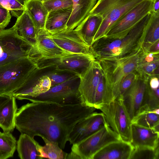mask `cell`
<instances>
[{
  "mask_svg": "<svg viewBox=\"0 0 159 159\" xmlns=\"http://www.w3.org/2000/svg\"><path fill=\"white\" fill-rule=\"evenodd\" d=\"M96 109L83 103L62 105L32 102L17 110L15 127L21 134L55 142L62 150L76 125Z\"/></svg>",
  "mask_w": 159,
  "mask_h": 159,
  "instance_id": "obj_1",
  "label": "cell"
},
{
  "mask_svg": "<svg viewBox=\"0 0 159 159\" xmlns=\"http://www.w3.org/2000/svg\"><path fill=\"white\" fill-rule=\"evenodd\" d=\"M151 13L145 16L124 37L116 39L102 38L94 42L91 48L96 59H119L140 49L144 38L145 28Z\"/></svg>",
  "mask_w": 159,
  "mask_h": 159,
  "instance_id": "obj_2",
  "label": "cell"
},
{
  "mask_svg": "<svg viewBox=\"0 0 159 159\" xmlns=\"http://www.w3.org/2000/svg\"><path fill=\"white\" fill-rule=\"evenodd\" d=\"M39 66L38 62L30 57L0 66V95H12Z\"/></svg>",
  "mask_w": 159,
  "mask_h": 159,
  "instance_id": "obj_3",
  "label": "cell"
},
{
  "mask_svg": "<svg viewBox=\"0 0 159 159\" xmlns=\"http://www.w3.org/2000/svg\"><path fill=\"white\" fill-rule=\"evenodd\" d=\"M143 0H98L89 13L100 16L103 19L94 37L93 43L103 37L121 17Z\"/></svg>",
  "mask_w": 159,
  "mask_h": 159,
  "instance_id": "obj_4",
  "label": "cell"
},
{
  "mask_svg": "<svg viewBox=\"0 0 159 159\" xmlns=\"http://www.w3.org/2000/svg\"><path fill=\"white\" fill-rule=\"evenodd\" d=\"M121 140L119 135L106 124L84 139L72 144L66 159H92L94 155L108 144Z\"/></svg>",
  "mask_w": 159,
  "mask_h": 159,
  "instance_id": "obj_5",
  "label": "cell"
},
{
  "mask_svg": "<svg viewBox=\"0 0 159 159\" xmlns=\"http://www.w3.org/2000/svg\"><path fill=\"white\" fill-rule=\"evenodd\" d=\"M32 47L19 35L15 24L10 28L0 30V66L32 57Z\"/></svg>",
  "mask_w": 159,
  "mask_h": 159,
  "instance_id": "obj_6",
  "label": "cell"
},
{
  "mask_svg": "<svg viewBox=\"0 0 159 159\" xmlns=\"http://www.w3.org/2000/svg\"><path fill=\"white\" fill-rule=\"evenodd\" d=\"M98 109L103 113L107 123L121 139L131 143L132 119L123 99H114L103 104Z\"/></svg>",
  "mask_w": 159,
  "mask_h": 159,
  "instance_id": "obj_7",
  "label": "cell"
},
{
  "mask_svg": "<svg viewBox=\"0 0 159 159\" xmlns=\"http://www.w3.org/2000/svg\"><path fill=\"white\" fill-rule=\"evenodd\" d=\"M79 76L74 75L65 82L52 86L46 92L28 100L32 102L56 103L72 105L82 103L79 91Z\"/></svg>",
  "mask_w": 159,
  "mask_h": 159,
  "instance_id": "obj_8",
  "label": "cell"
},
{
  "mask_svg": "<svg viewBox=\"0 0 159 159\" xmlns=\"http://www.w3.org/2000/svg\"><path fill=\"white\" fill-rule=\"evenodd\" d=\"M153 1L143 0L121 17L102 38L116 39L126 36L145 16L152 12Z\"/></svg>",
  "mask_w": 159,
  "mask_h": 159,
  "instance_id": "obj_9",
  "label": "cell"
},
{
  "mask_svg": "<svg viewBox=\"0 0 159 159\" xmlns=\"http://www.w3.org/2000/svg\"><path fill=\"white\" fill-rule=\"evenodd\" d=\"M142 52L141 48L137 51L122 58L98 60L110 79L112 86V91L124 77L135 70Z\"/></svg>",
  "mask_w": 159,
  "mask_h": 159,
  "instance_id": "obj_10",
  "label": "cell"
},
{
  "mask_svg": "<svg viewBox=\"0 0 159 159\" xmlns=\"http://www.w3.org/2000/svg\"><path fill=\"white\" fill-rule=\"evenodd\" d=\"M102 71L99 61L96 59L80 74L78 91L83 104L94 107L96 90Z\"/></svg>",
  "mask_w": 159,
  "mask_h": 159,
  "instance_id": "obj_11",
  "label": "cell"
},
{
  "mask_svg": "<svg viewBox=\"0 0 159 159\" xmlns=\"http://www.w3.org/2000/svg\"><path fill=\"white\" fill-rule=\"evenodd\" d=\"M107 123L103 113L95 111L76 125L70 134L68 141L72 144L78 143L99 130Z\"/></svg>",
  "mask_w": 159,
  "mask_h": 159,
  "instance_id": "obj_12",
  "label": "cell"
},
{
  "mask_svg": "<svg viewBox=\"0 0 159 159\" xmlns=\"http://www.w3.org/2000/svg\"><path fill=\"white\" fill-rule=\"evenodd\" d=\"M51 35L57 46L67 52L93 55L91 46L85 43L74 30L66 29Z\"/></svg>",
  "mask_w": 159,
  "mask_h": 159,
  "instance_id": "obj_13",
  "label": "cell"
},
{
  "mask_svg": "<svg viewBox=\"0 0 159 159\" xmlns=\"http://www.w3.org/2000/svg\"><path fill=\"white\" fill-rule=\"evenodd\" d=\"M149 80L138 75L123 96V102L132 119L139 113Z\"/></svg>",
  "mask_w": 159,
  "mask_h": 159,
  "instance_id": "obj_14",
  "label": "cell"
},
{
  "mask_svg": "<svg viewBox=\"0 0 159 159\" xmlns=\"http://www.w3.org/2000/svg\"><path fill=\"white\" fill-rule=\"evenodd\" d=\"M34 70L22 84L12 93V96L19 100L26 99L36 97L48 91L51 87V82L47 75L42 76L35 82L32 78L36 70Z\"/></svg>",
  "mask_w": 159,
  "mask_h": 159,
  "instance_id": "obj_15",
  "label": "cell"
},
{
  "mask_svg": "<svg viewBox=\"0 0 159 159\" xmlns=\"http://www.w3.org/2000/svg\"><path fill=\"white\" fill-rule=\"evenodd\" d=\"M59 47L53 41L51 34L45 29L39 30L37 38L34 56L37 54L45 59H58L70 54Z\"/></svg>",
  "mask_w": 159,
  "mask_h": 159,
  "instance_id": "obj_16",
  "label": "cell"
},
{
  "mask_svg": "<svg viewBox=\"0 0 159 159\" xmlns=\"http://www.w3.org/2000/svg\"><path fill=\"white\" fill-rule=\"evenodd\" d=\"M96 58L93 55L70 53L57 60V69L67 70L79 76Z\"/></svg>",
  "mask_w": 159,
  "mask_h": 159,
  "instance_id": "obj_17",
  "label": "cell"
},
{
  "mask_svg": "<svg viewBox=\"0 0 159 159\" xmlns=\"http://www.w3.org/2000/svg\"><path fill=\"white\" fill-rule=\"evenodd\" d=\"M131 145L134 148L149 147L155 148L159 146V133L152 128L134 124L131 125Z\"/></svg>",
  "mask_w": 159,
  "mask_h": 159,
  "instance_id": "obj_18",
  "label": "cell"
},
{
  "mask_svg": "<svg viewBox=\"0 0 159 159\" xmlns=\"http://www.w3.org/2000/svg\"><path fill=\"white\" fill-rule=\"evenodd\" d=\"M134 148L130 143L120 140L105 146L92 159H129Z\"/></svg>",
  "mask_w": 159,
  "mask_h": 159,
  "instance_id": "obj_19",
  "label": "cell"
},
{
  "mask_svg": "<svg viewBox=\"0 0 159 159\" xmlns=\"http://www.w3.org/2000/svg\"><path fill=\"white\" fill-rule=\"evenodd\" d=\"M102 20L100 16L89 14L74 30L85 43L91 46Z\"/></svg>",
  "mask_w": 159,
  "mask_h": 159,
  "instance_id": "obj_20",
  "label": "cell"
},
{
  "mask_svg": "<svg viewBox=\"0 0 159 159\" xmlns=\"http://www.w3.org/2000/svg\"><path fill=\"white\" fill-rule=\"evenodd\" d=\"M71 12L67 24V30H74L89 13L97 0H72Z\"/></svg>",
  "mask_w": 159,
  "mask_h": 159,
  "instance_id": "obj_21",
  "label": "cell"
},
{
  "mask_svg": "<svg viewBox=\"0 0 159 159\" xmlns=\"http://www.w3.org/2000/svg\"><path fill=\"white\" fill-rule=\"evenodd\" d=\"M17 18L15 24L18 33L31 45L33 48V55H34L39 30L36 29L25 9Z\"/></svg>",
  "mask_w": 159,
  "mask_h": 159,
  "instance_id": "obj_22",
  "label": "cell"
},
{
  "mask_svg": "<svg viewBox=\"0 0 159 159\" xmlns=\"http://www.w3.org/2000/svg\"><path fill=\"white\" fill-rule=\"evenodd\" d=\"M72 9H63L48 12L44 29L51 34L67 29V24Z\"/></svg>",
  "mask_w": 159,
  "mask_h": 159,
  "instance_id": "obj_23",
  "label": "cell"
},
{
  "mask_svg": "<svg viewBox=\"0 0 159 159\" xmlns=\"http://www.w3.org/2000/svg\"><path fill=\"white\" fill-rule=\"evenodd\" d=\"M17 144L18 156L20 159H42L39 151L41 145L34 138L27 134L21 133Z\"/></svg>",
  "mask_w": 159,
  "mask_h": 159,
  "instance_id": "obj_24",
  "label": "cell"
},
{
  "mask_svg": "<svg viewBox=\"0 0 159 159\" xmlns=\"http://www.w3.org/2000/svg\"><path fill=\"white\" fill-rule=\"evenodd\" d=\"M16 99L11 96L0 107V127L4 132H11L15 127V118L17 111Z\"/></svg>",
  "mask_w": 159,
  "mask_h": 159,
  "instance_id": "obj_25",
  "label": "cell"
},
{
  "mask_svg": "<svg viewBox=\"0 0 159 159\" xmlns=\"http://www.w3.org/2000/svg\"><path fill=\"white\" fill-rule=\"evenodd\" d=\"M25 9L38 30L44 29L48 12L41 0H25Z\"/></svg>",
  "mask_w": 159,
  "mask_h": 159,
  "instance_id": "obj_26",
  "label": "cell"
},
{
  "mask_svg": "<svg viewBox=\"0 0 159 159\" xmlns=\"http://www.w3.org/2000/svg\"><path fill=\"white\" fill-rule=\"evenodd\" d=\"M112 89L110 79L106 73L102 69L96 90L93 107L98 109L102 105L109 103L114 100Z\"/></svg>",
  "mask_w": 159,
  "mask_h": 159,
  "instance_id": "obj_27",
  "label": "cell"
},
{
  "mask_svg": "<svg viewBox=\"0 0 159 159\" xmlns=\"http://www.w3.org/2000/svg\"><path fill=\"white\" fill-rule=\"evenodd\" d=\"M159 41V12L151 13L146 26L144 36L141 46L143 52H145L152 44Z\"/></svg>",
  "mask_w": 159,
  "mask_h": 159,
  "instance_id": "obj_28",
  "label": "cell"
},
{
  "mask_svg": "<svg viewBox=\"0 0 159 159\" xmlns=\"http://www.w3.org/2000/svg\"><path fill=\"white\" fill-rule=\"evenodd\" d=\"M16 141L10 132L0 133V159L13 157L16 148Z\"/></svg>",
  "mask_w": 159,
  "mask_h": 159,
  "instance_id": "obj_29",
  "label": "cell"
},
{
  "mask_svg": "<svg viewBox=\"0 0 159 159\" xmlns=\"http://www.w3.org/2000/svg\"><path fill=\"white\" fill-rule=\"evenodd\" d=\"M45 143L44 146L40 147L39 151L42 158L66 159L67 153L64 152L55 142L42 139Z\"/></svg>",
  "mask_w": 159,
  "mask_h": 159,
  "instance_id": "obj_30",
  "label": "cell"
},
{
  "mask_svg": "<svg viewBox=\"0 0 159 159\" xmlns=\"http://www.w3.org/2000/svg\"><path fill=\"white\" fill-rule=\"evenodd\" d=\"M159 109L138 113L132 119V123L146 127L153 128L159 124Z\"/></svg>",
  "mask_w": 159,
  "mask_h": 159,
  "instance_id": "obj_31",
  "label": "cell"
},
{
  "mask_svg": "<svg viewBox=\"0 0 159 159\" xmlns=\"http://www.w3.org/2000/svg\"><path fill=\"white\" fill-rule=\"evenodd\" d=\"M148 82L143 100L139 112L144 111H153L159 109V88L151 89Z\"/></svg>",
  "mask_w": 159,
  "mask_h": 159,
  "instance_id": "obj_32",
  "label": "cell"
},
{
  "mask_svg": "<svg viewBox=\"0 0 159 159\" xmlns=\"http://www.w3.org/2000/svg\"><path fill=\"white\" fill-rule=\"evenodd\" d=\"M138 76V74L134 71L124 77L117 87L113 90L114 100L122 99L123 94L131 86Z\"/></svg>",
  "mask_w": 159,
  "mask_h": 159,
  "instance_id": "obj_33",
  "label": "cell"
},
{
  "mask_svg": "<svg viewBox=\"0 0 159 159\" xmlns=\"http://www.w3.org/2000/svg\"><path fill=\"white\" fill-rule=\"evenodd\" d=\"M129 159H159V147L134 148Z\"/></svg>",
  "mask_w": 159,
  "mask_h": 159,
  "instance_id": "obj_34",
  "label": "cell"
},
{
  "mask_svg": "<svg viewBox=\"0 0 159 159\" xmlns=\"http://www.w3.org/2000/svg\"><path fill=\"white\" fill-rule=\"evenodd\" d=\"M25 0H0V6L9 10L11 15L19 17L25 9Z\"/></svg>",
  "mask_w": 159,
  "mask_h": 159,
  "instance_id": "obj_35",
  "label": "cell"
},
{
  "mask_svg": "<svg viewBox=\"0 0 159 159\" xmlns=\"http://www.w3.org/2000/svg\"><path fill=\"white\" fill-rule=\"evenodd\" d=\"M159 60L138 65L135 71L138 75L147 80L152 77L154 72L159 68Z\"/></svg>",
  "mask_w": 159,
  "mask_h": 159,
  "instance_id": "obj_36",
  "label": "cell"
},
{
  "mask_svg": "<svg viewBox=\"0 0 159 159\" xmlns=\"http://www.w3.org/2000/svg\"><path fill=\"white\" fill-rule=\"evenodd\" d=\"M48 12L60 9H72V0H47L43 2Z\"/></svg>",
  "mask_w": 159,
  "mask_h": 159,
  "instance_id": "obj_37",
  "label": "cell"
},
{
  "mask_svg": "<svg viewBox=\"0 0 159 159\" xmlns=\"http://www.w3.org/2000/svg\"><path fill=\"white\" fill-rule=\"evenodd\" d=\"M74 75H76L60 74L55 72H51L47 75L51 80V87L65 82Z\"/></svg>",
  "mask_w": 159,
  "mask_h": 159,
  "instance_id": "obj_38",
  "label": "cell"
},
{
  "mask_svg": "<svg viewBox=\"0 0 159 159\" xmlns=\"http://www.w3.org/2000/svg\"><path fill=\"white\" fill-rule=\"evenodd\" d=\"M158 60H159V52H143L142 51L139 59L138 65Z\"/></svg>",
  "mask_w": 159,
  "mask_h": 159,
  "instance_id": "obj_39",
  "label": "cell"
},
{
  "mask_svg": "<svg viewBox=\"0 0 159 159\" xmlns=\"http://www.w3.org/2000/svg\"><path fill=\"white\" fill-rule=\"evenodd\" d=\"M11 15L10 11L0 6V30L4 29L11 21Z\"/></svg>",
  "mask_w": 159,
  "mask_h": 159,
  "instance_id": "obj_40",
  "label": "cell"
},
{
  "mask_svg": "<svg viewBox=\"0 0 159 159\" xmlns=\"http://www.w3.org/2000/svg\"><path fill=\"white\" fill-rule=\"evenodd\" d=\"M149 85L150 87L152 89L159 88V77L154 76L151 78L149 80Z\"/></svg>",
  "mask_w": 159,
  "mask_h": 159,
  "instance_id": "obj_41",
  "label": "cell"
},
{
  "mask_svg": "<svg viewBox=\"0 0 159 159\" xmlns=\"http://www.w3.org/2000/svg\"><path fill=\"white\" fill-rule=\"evenodd\" d=\"M159 52V41L152 44L149 47L146 52Z\"/></svg>",
  "mask_w": 159,
  "mask_h": 159,
  "instance_id": "obj_42",
  "label": "cell"
},
{
  "mask_svg": "<svg viewBox=\"0 0 159 159\" xmlns=\"http://www.w3.org/2000/svg\"><path fill=\"white\" fill-rule=\"evenodd\" d=\"M11 96L0 95V107L8 100Z\"/></svg>",
  "mask_w": 159,
  "mask_h": 159,
  "instance_id": "obj_43",
  "label": "cell"
},
{
  "mask_svg": "<svg viewBox=\"0 0 159 159\" xmlns=\"http://www.w3.org/2000/svg\"><path fill=\"white\" fill-rule=\"evenodd\" d=\"M152 11L154 13L159 12V0H153Z\"/></svg>",
  "mask_w": 159,
  "mask_h": 159,
  "instance_id": "obj_44",
  "label": "cell"
},
{
  "mask_svg": "<svg viewBox=\"0 0 159 159\" xmlns=\"http://www.w3.org/2000/svg\"><path fill=\"white\" fill-rule=\"evenodd\" d=\"M42 1V2H44V1H45L46 0H41Z\"/></svg>",
  "mask_w": 159,
  "mask_h": 159,
  "instance_id": "obj_45",
  "label": "cell"
},
{
  "mask_svg": "<svg viewBox=\"0 0 159 159\" xmlns=\"http://www.w3.org/2000/svg\"><path fill=\"white\" fill-rule=\"evenodd\" d=\"M1 132H0V133H1Z\"/></svg>",
  "mask_w": 159,
  "mask_h": 159,
  "instance_id": "obj_46",
  "label": "cell"
}]
</instances>
